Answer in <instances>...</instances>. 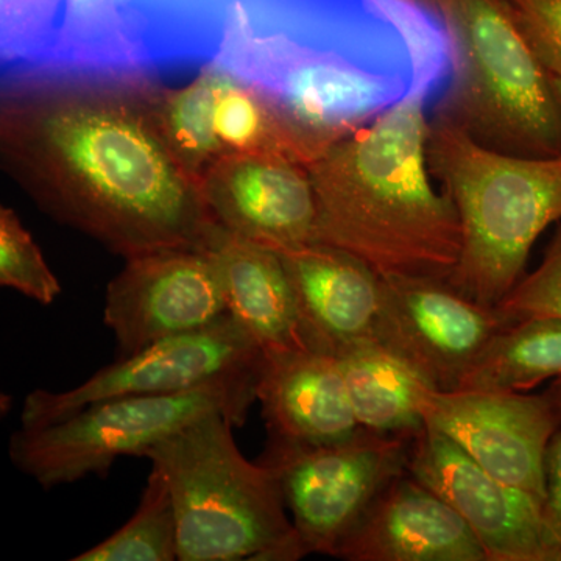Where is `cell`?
I'll return each instance as SVG.
<instances>
[{"mask_svg":"<svg viewBox=\"0 0 561 561\" xmlns=\"http://www.w3.org/2000/svg\"><path fill=\"white\" fill-rule=\"evenodd\" d=\"M142 90L165 146L197 186L224 158L280 154L309 165L334 144L213 62L179 88L147 81Z\"/></svg>","mask_w":561,"mask_h":561,"instance_id":"7","label":"cell"},{"mask_svg":"<svg viewBox=\"0 0 561 561\" xmlns=\"http://www.w3.org/2000/svg\"><path fill=\"white\" fill-rule=\"evenodd\" d=\"M524 38L552 77L561 79V0H504Z\"/></svg>","mask_w":561,"mask_h":561,"instance_id":"26","label":"cell"},{"mask_svg":"<svg viewBox=\"0 0 561 561\" xmlns=\"http://www.w3.org/2000/svg\"><path fill=\"white\" fill-rule=\"evenodd\" d=\"M408 471L460 513L490 561H557L541 502L494 478L440 432L424 427L413 438Z\"/></svg>","mask_w":561,"mask_h":561,"instance_id":"13","label":"cell"},{"mask_svg":"<svg viewBox=\"0 0 561 561\" xmlns=\"http://www.w3.org/2000/svg\"><path fill=\"white\" fill-rule=\"evenodd\" d=\"M198 190L210 217L231 234L275 251L316 242V191L302 162L236 154L214 162Z\"/></svg>","mask_w":561,"mask_h":561,"instance_id":"14","label":"cell"},{"mask_svg":"<svg viewBox=\"0 0 561 561\" xmlns=\"http://www.w3.org/2000/svg\"><path fill=\"white\" fill-rule=\"evenodd\" d=\"M412 440L364 427L348 438L328 443L267 434L256 461L278 483L308 556L335 559L376 497L408 471Z\"/></svg>","mask_w":561,"mask_h":561,"instance_id":"8","label":"cell"},{"mask_svg":"<svg viewBox=\"0 0 561 561\" xmlns=\"http://www.w3.org/2000/svg\"><path fill=\"white\" fill-rule=\"evenodd\" d=\"M456 51L453 83L437 106L472 138L504 153H561V108L551 73L504 0H438Z\"/></svg>","mask_w":561,"mask_h":561,"instance_id":"5","label":"cell"},{"mask_svg":"<svg viewBox=\"0 0 561 561\" xmlns=\"http://www.w3.org/2000/svg\"><path fill=\"white\" fill-rule=\"evenodd\" d=\"M346 561H490L460 513L409 471L394 478L342 542Z\"/></svg>","mask_w":561,"mask_h":561,"instance_id":"16","label":"cell"},{"mask_svg":"<svg viewBox=\"0 0 561 561\" xmlns=\"http://www.w3.org/2000/svg\"><path fill=\"white\" fill-rule=\"evenodd\" d=\"M419 2L424 3V5L430 7V9L438 11V0H419Z\"/></svg>","mask_w":561,"mask_h":561,"instance_id":"30","label":"cell"},{"mask_svg":"<svg viewBox=\"0 0 561 561\" xmlns=\"http://www.w3.org/2000/svg\"><path fill=\"white\" fill-rule=\"evenodd\" d=\"M216 412L151 446L179 522V560L295 561L308 556L267 468L247 459Z\"/></svg>","mask_w":561,"mask_h":561,"instance_id":"4","label":"cell"},{"mask_svg":"<svg viewBox=\"0 0 561 561\" xmlns=\"http://www.w3.org/2000/svg\"><path fill=\"white\" fill-rule=\"evenodd\" d=\"M297 305L306 346L328 356L378 342L381 276L348 251L308 243L278 251Z\"/></svg>","mask_w":561,"mask_h":561,"instance_id":"15","label":"cell"},{"mask_svg":"<svg viewBox=\"0 0 561 561\" xmlns=\"http://www.w3.org/2000/svg\"><path fill=\"white\" fill-rule=\"evenodd\" d=\"M427 161L460 220V257L446 280L472 301L497 308L523 279L541 232L561 220V153H504L435 114Z\"/></svg>","mask_w":561,"mask_h":561,"instance_id":"3","label":"cell"},{"mask_svg":"<svg viewBox=\"0 0 561 561\" xmlns=\"http://www.w3.org/2000/svg\"><path fill=\"white\" fill-rule=\"evenodd\" d=\"M378 342L435 390L456 391L512 321L432 276L381 278Z\"/></svg>","mask_w":561,"mask_h":561,"instance_id":"10","label":"cell"},{"mask_svg":"<svg viewBox=\"0 0 561 561\" xmlns=\"http://www.w3.org/2000/svg\"><path fill=\"white\" fill-rule=\"evenodd\" d=\"M142 3L144 0H66L57 44L46 68L35 77L157 81L147 50Z\"/></svg>","mask_w":561,"mask_h":561,"instance_id":"18","label":"cell"},{"mask_svg":"<svg viewBox=\"0 0 561 561\" xmlns=\"http://www.w3.org/2000/svg\"><path fill=\"white\" fill-rule=\"evenodd\" d=\"M551 80H552L553 92H556V98H557V101H559V105L561 108V79H559V77L551 76Z\"/></svg>","mask_w":561,"mask_h":561,"instance_id":"29","label":"cell"},{"mask_svg":"<svg viewBox=\"0 0 561 561\" xmlns=\"http://www.w3.org/2000/svg\"><path fill=\"white\" fill-rule=\"evenodd\" d=\"M335 359L364 430L415 438L426 427L420 405L431 383L397 354L370 341L350 346Z\"/></svg>","mask_w":561,"mask_h":561,"instance_id":"20","label":"cell"},{"mask_svg":"<svg viewBox=\"0 0 561 561\" xmlns=\"http://www.w3.org/2000/svg\"><path fill=\"white\" fill-rule=\"evenodd\" d=\"M556 376H561V320H523L494 339L459 390L524 391Z\"/></svg>","mask_w":561,"mask_h":561,"instance_id":"21","label":"cell"},{"mask_svg":"<svg viewBox=\"0 0 561 561\" xmlns=\"http://www.w3.org/2000/svg\"><path fill=\"white\" fill-rule=\"evenodd\" d=\"M427 108L419 95L404 99L308 165L316 242L348 251L381 278L448 279L459 262V214L431 183Z\"/></svg>","mask_w":561,"mask_h":561,"instance_id":"2","label":"cell"},{"mask_svg":"<svg viewBox=\"0 0 561 561\" xmlns=\"http://www.w3.org/2000/svg\"><path fill=\"white\" fill-rule=\"evenodd\" d=\"M144 83L2 81L3 171L51 219L125 260L206 250L217 224L158 131Z\"/></svg>","mask_w":561,"mask_h":561,"instance_id":"1","label":"cell"},{"mask_svg":"<svg viewBox=\"0 0 561 561\" xmlns=\"http://www.w3.org/2000/svg\"><path fill=\"white\" fill-rule=\"evenodd\" d=\"M421 415L500 481L546 497V454L561 416L552 394L426 387Z\"/></svg>","mask_w":561,"mask_h":561,"instance_id":"11","label":"cell"},{"mask_svg":"<svg viewBox=\"0 0 561 561\" xmlns=\"http://www.w3.org/2000/svg\"><path fill=\"white\" fill-rule=\"evenodd\" d=\"M179 560V522L164 476L151 467L142 496L130 519L72 561Z\"/></svg>","mask_w":561,"mask_h":561,"instance_id":"22","label":"cell"},{"mask_svg":"<svg viewBox=\"0 0 561 561\" xmlns=\"http://www.w3.org/2000/svg\"><path fill=\"white\" fill-rule=\"evenodd\" d=\"M0 284L49 306L61 294L39 247L13 209H0Z\"/></svg>","mask_w":561,"mask_h":561,"instance_id":"24","label":"cell"},{"mask_svg":"<svg viewBox=\"0 0 561 561\" xmlns=\"http://www.w3.org/2000/svg\"><path fill=\"white\" fill-rule=\"evenodd\" d=\"M256 400L267 434L276 437L328 443L362 430L339 360L317 351L264 354Z\"/></svg>","mask_w":561,"mask_h":561,"instance_id":"17","label":"cell"},{"mask_svg":"<svg viewBox=\"0 0 561 561\" xmlns=\"http://www.w3.org/2000/svg\"><path fill=\"white\" fill-rule=\"evenodd\" d=\"M66 0H0L2 81L39 76L57 44Z\"/></svg>","mask_w":561,"mask_h":561,"instance_id":"23","label":"cell"},{"mask_svg":"<svg viewBox=\"0 0 561 561\" xmlns=\"http://www.w3.org/2000/svg\"><path fill=\"white\" fill-rule=\"evenodd\" d=\"M206 250L219 265L228 312L264 354L308 348L278 251L231 234L219 225Z\"/></svg>","mask_w":561,"mask_h":561,"instance_id":"19","label":"cell"},{"mask_svg":"<svg viewBox=\"0 0 561 561\" xmlns=\"http://www.w3.org/2000/svg\"><path fill=\"white\" fill-rule=\"evenodd\" d=\"M496 309L512 323L531 319L561 320V228L540 267L524 276Z\"/></svg>","mask_w":561,"mask_h":561,"instance_id":"25","label":"cell"},{"mask_svg":"<svg viewBox=\"0 0 561 561\" xmlns=\"http://www.w3.org/2000/svg\"><path fill=\"white\" fill-rule=\"evenodd\" d=\"M262 362L264 351L228 312L198 330L117 357L73 389L31 391L22 408L21 427L50 426L113 398L172 394L214 382L260 378Z\"/></svg>","mask_w":561,"mask_h":561,"instance_id":"9","label":"cell"},{"mask_svg":"<svg viewBox=\"0 0 561 561\" xmlns=\"http://www.w3.org/2000/svg\"><path fill=\"white\" fill-rule=\"evenodd\" d=\"M228 313L224 280L208 250L153 251L125 260L106 287L103 320L119 357Z\"/></svg>","mask_w":561,"mask_h":561,"instance_id":"12","label":"cell"},{"mask_svg":"<svg viewBox=\"0 0 561 561\" xmlns=\"http://www.w3.org/2000/svg\"><path fill=\"white\" fill-rule=\"evenodd\" d=\"M551 394L561 416V376L559 378V382H556V386H553Z\"/></svg>","mask_w":561,"mask_h":561,"instance_id":"28","label":"cell"},{"mask_svg":"<svg viewBox=\"0 0 561 561\" xmlns=\"http://www.w3.org/2000/svg\"><path fill=\"white\" fill-rule=\"evenodd\" d=\"M542 516L557 561H561V432L553 435L546 454V497Z\"/></svg>","mask_w":561,"mask_h":561,"instance_id":"27","label":"cell"},{"mask_svg":"<svg viewBox=\"0 0 561 561\" xmlns=\"http://www.w3.org/2000/svg\"><path fill=\"white\" fill-rule=\"evenodd\" d=\"M257 378L208 383L180 393L94 402L39 430H18L10 459L43 489L105 476L119 457H144L192 421L220 412L242 426L256 400Z\"/></svg>","mask_w":561,"mask_h":561,"instance_id":"6","label":"cell"}]
</instances>
